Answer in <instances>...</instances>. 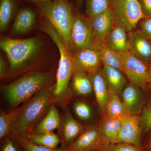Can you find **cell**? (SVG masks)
Masks as SVG:
<instances>
[{"mask_svg": "<svg viewBox=\"0 0 151 151\" xmlns=\"http://www.w3.org/2000/svg\"><path fill=\"white\" fill-rule=\"evenodd\" d=\"M52 97L51 89L45 87L16 110L11 127L13 136L24 137L32 132L50 106Z\"/></svg>", "mask_w": 151, "mask_h": 151, "instance_id": "obj_1", "label": "cell"}, {"mask_svg": "<svg viewBox=\"0 0 151 151\" xmlns=\"http://www.w3.org/2000/svg\"><path fill=\"white\" fill-rule=\"evenodd\" d=\"M45 20L41 30L49 36L59 52L60 60L57 71L56 82L52 93L53 97L59 98L67 92L69 81L74 72L75 65L73 54L51 23L45 18Z\"/></svg>", "mask_w": 151, "mask_h": 151, "instance_id": "obj_2", "label": "cell"}, {"mask_svg": "<svg viewBox=\"0 0 151 151\" xmlns=\"http://www.w3.org/2000/svg\"><path fill=\"white\" fill-rule=\"evenodd\" d=\"M49 72H34L24 76L4 86L3 94L10 106L24 103L42 89L46 87L50 79Z\"/></svg>", "mask_w": 151, "mask_h": 151, "instance_id": "obj_3", "label": "cell"}, {"mask_svg": "<svg viewBox=\"0 0 151 151\" xmlns=\"http://www.w3.org/2000/svg\"><path fill=\"white\" fill-rule=\"evenodd\" d=\"M40 46V40L37 38L25 39L1 38L0 47L8 58L10 74H16L22 70L35 56Z\"/></svg>", "mask_w": 151, "mask_h": 151, "instance_id": "obj_4", "label": "cell"}, {"mask_svg": "<svg viewBox=\"0 0 151 151\" xmlns=\"http://www.w3.org/2000/svg\"><path fill=\"white\" fill-rule=\"evenodd\" d=\"M39 9L70 49V35L74 15L68 0H49L41 3Z\"/></svg>", "mask_w": 151, "mask_h": 151, "instance_id": "obj_5", "label": "cell"}, {"mask_svg": "<svg viewBox=\"0 0 151 151\" xmlns=\"http://www.w3.org/2000/svg\"><path fill=\"white\" fill-rule=\"evenodd\" d=\"M110 9L115 23L128 32L147 17L139 0H110Z\"/></svg>", "mask_w": 151, "mask_h": 151, "instance_id": "obj_6", "label": "cell"}, {"mask_svg": "<svg viewBox=\"0 0 151 151\" xmlns=\"http://www.w3.org/2000/svg\"><path fill=\"white\" fill-rule=\"evenodd\" d=\"M124 73L130 83L140 87L145 92L149 88V65L129 51L121 54Z\"/></svg>", "mask_w": 151, "mask_h": 151, "instance_id": "obj_7", "label": "cell"}, {"mask_svg": "<svg viewBox=\"0 0 151 151\" xmlns=\"http://www.w3.org/2000/svg\"><path fill=\"white\" fill-rule=\"evenodd\" d=\"M96 41L90 20L74 15L70 35V50L73 53L92 45Z\"/></svg>", "mask_w": 151, "mask_h": 151, "instance_id": "obj_8", "label": "cell"}, {"mask_svg": "<svg viewBox=\"0 0 151 151\" xmlns=\"http://www.w3.org/2000/svg\"><path fill=\"white\" fill-rule=\"evenodd\" d=\"M75 68H79L90 75H93L100 70L101 63L100 42H96L73 53Z\"/></svg>", "mask_w": 151, "mask_h": 151, "instance_id": "obj_9", "label": "cell"}, {"mask_svg": "<svg viewBox=\"0 0 151 151\" xmlns=\"http://www.w3.org/2000/svg\"><path fill=\"white\" fill-rule=\"evenodd\" d=\"M106 146L102 137L100 125L86 128L68 147L66 151H91Z\"/></svg>", "mask_w": 151, "mask_h": 151, "instance_id": "obj_10", "label": "cell"}, {"mask_svg": "<svg viewBox=\"0 0 151 151\" xmlns=\"http://www.w3.org/2000/svg\"><path fill=\"white\" fill-rule=\"evenodd\" d=\"M142 132L140 116L130 115L126 116L122 120L119 134V143H128L142 148Z\"/></svg>", "mask_w": 151, "mask_h": 151, "instance_id": "obj_11", "label": "cell"}, {"mask_svg": "<svg viewBox=\"0 0 151 151\" xmlns=\"http://www.w3.org/2000/svg\"><path fill=\"white\" fill-rule=\"evenodd\" d=\"M144 92L140 87L130 82L124 87L122 101L130 115H140L146 104Z\"/></svg>", "mask_w": 151, "mask_h": 151, "instance_id": "obj_12", "label": "cell"}, {"mask_svg": "<svg viewBox=\"0 0 151 151\" xmlns=\"http://www.w3.org/2000/svg\"><path fill=\"white\" fill-rule=\"evenodd\" d=\"M129 51L147 64L151 63V42L137 31L128 32Z\"/></svg>", "mask_w": 151, "mask_h": 151, "instance_id": "obj_13", "label": "cell"}, {"mask_svg": "<svg viewBox=\"0 0 151 151\" xmlns=\"http://www.w3.org/2000/svg\"><path fill=\"white\" fill-rule=\"evenodd\" d=\"M127 31L115 23L103 42L113 51L120 54L129 51Z\"/></svg>", "mask_w": 151, "mask_h": 151, "instance_id": "obj_14", "label": "cell"}, {"mask_svg": "<svg viewBox=\"0 0 151 151\" xmlns=\"http://www.w3.org/2000/svg\"><path fill=\"white\" fill-rule=\"evenodd\" d=\"M89 20L96 41H104L115 23L110 8Z\"/></svg>", "mask_w": 151, "mask_h": 151, "instance_id": "obj_15", "label": "cell"}, {"mask_svg": "<svg viewBox=\"0 0 151 151\" xmlns=\"http://www.w3.org/2000/svg\"><path fill=\"white\" fill-rule=\"evenodd\" d=\"M61 125V137L64 143V148L66 149L74 142L85 129L84 127L74 118L69 110L65 112Z\"/></svg>", "mask_w": 151, "mask_h": 151, "instance_id": "obj_16", "label": "cell"}, {"mask_svg": "<svg viewBox=\"0 0 151 151\" xmlns=\"http://www.w3.org/2000/svg\"><path fill=\"white\" fill-rule=\"evenodd\" d=\"M122 119L106 115L103 116L100 128L105 146L119 143V134Z\"/></svg>", "mask_w": 151, "mask_h": 151, "instance_id": "obj_17", "label": "cell"}, {"mask_svg": "<svg viewBox=\"0 0 151 151\" xmlns=\"http://www.w3.org/2000/svg\"><path fill=\"white\" fill-rule=\"evenodd\" d=\"M90 76L97 104L103 116L105 114L106 104L109 97L108 83L101 70L94 75Z\"/></svg>", "mask_w": 151, "mask_h": 151, "instance_id": "obj_18", "label": "cell"}, {"mask_svg": "<svg viewBox=\"0 0 151 151\" xmlns=\"http://www.w3.org/2000/svg\"><path fill=\"white\" fill-rule=\"evenodd\" d=\"M37 21L35 12L32 9H22L17 14L13 23L12 31L16 34H22L29 31Z\"/></svg>", "mask_w": 151, "mask_h": 151, "instance_id": "obj_19", "label": "cell"}, {"mask_svg": "<svg viewBox=\"0 0 151 151\" xmlns=\"http://www.w3.org/2000/svg\"><path fill=\"white\" fill-rule=\"evenodd\" d=\"M71 88L74 94L86 96L93 91L91 76L79 68H75L72 77Z\"/></svg>", "mask_w": 151, "mask_h": 151, "instance_id": "obj_20", "label": "cell"}, {"mask_svg": "<svg viewBox=\"0 0 151 151\" xmlns=\"http://www.w3.org/2000/svg\"><path fill=\"white\" fill-rule=\"evenodd\" d=\"M60 120L58 111L54 105H50L46 116L34 127L32 132L42 134L53 132L60 127Z\"/></svg>", "mask_w": 151, "mask_h": 151, "instance_id": "obj_21", "label": "cell"}, {"mask_svg": "<svg viewBox=\"0 0 151 151\" xmlns=\"http://www.w3.org/2000/svg\"><path fill=\"white\" fill-rule=\"evenodd\" d=\"M108 86L109 97L106 104L105 115L119 119H123L130 115L119 94L112 87Z\"/></svg>", "mask_w": 151, "mask_h": 151, "instance_id": "obj_22", "label": "cell"}, {"mask_svg": "<svg viewBox=\"0 0 151 151\" xmlns=\"http://www.w3.org/2000/svg\"><path fill=\"white\" fill-rule=\"evenodd\" d=\"M101 70L108 83V86L113 88L119 95L122 94L127 85V80L123 72L115 68L106 65H103Z\"/></svg>", "mask_w": 151, "mask_h": 151, "instance_id": "obj_23", "label": "cell"}, {"mask_svg": "<svg viewBox=\"0 0 151 151\" xmlns=\"http://www.w3.org/2000/svg\"><path fill=\"white\" fill-rule=\"evenodd\" d=\"M100 51L103 65L115 68L124 73L121 54L109 48L103 42H100Z\"/></svg>", "mask_w": 151, "mask_h": 151, "instance_id": "obj_24", "label": "cell"}, {"mask_svg": "<svg viewBox=\"0 0 151 151\" xmlns=\"http://www.w3.org/2000/svg\"><path fill=\"white\" fill-rule=\"evenodd\" d=\"M24 137L32 142L50 149H56L60 142L59 138L53 132L42 134L31 132Z\"/></svg>", "mask_w": 151, "mask_h": 151, "instance_id": "obj_25", "label": "cell"}, {"mask_svg": "<svg viewBox=\"0 0 151 151\" xmlns=\"http://www.w3.org/2000/svg\"><path fill=\"white\" fill-rule=\"evenodd\" d=\"M15 10L14 0H1L0 4V31L4 32L8 27Z\"/></svg>", "mask_w": 151, "mask_h": 151, "instance_id": "obj_26", "label": "cell"}, {"mask_svg": "<svg viewBox=\"0 0 151 151\" xmlns=\"http://www.w3.org/2000/svg\"><path fill=\"white\" fill-rule=\"evenodd\" d=\"M110 8V0H86L85 12L89 19Z\"/></svg>", "mask_w": 151, "mask_h": 151, "instance_id": "obj_27", "label": "cell"}, {"mask_svg": "<svg viewBox=\"0 0 151 151\" xmlns=\"http://www.w3.org/2000/svg\"><path fill=\"white\" fill-rule=\"evenodd\" d=\"M13 136L24 151H66L65 149H50L38 145L32 142L24 137Z\"/></svg>", "mask_w": 151, "mask_h": 151, "instance_id": "obj_28", "label": "cell"}, {"mask_svg": "<svg viewBox=\"0 0 151 151\" xmlns=\"http://www.w3.org/2000/svg\"><path fill=\"white\" fill-rule=\"evenodd\" d=\"M15 111L11 113L1 112L0 113V138L2 139L11 132L12 122Z\"/></svg>", "mask_w": 151, "mask_h": 151, "instance_id": "obj_29", "label": "cell"}, {"mask_svg": "<svg viewBox=\"0 0 151 151\" xmlns=\"http://www.w3.org/2000/svg\"><path fill=\"white\" fill-rule=\"evenodd\" d=\"M140 124L142 132L147 133L151 129V97L141 113Z\"/></svg>", "mask_w": 151, "mask_h": 151, "instance_id": "obj_30", "label": "cell"}, {"mask_svg": "<svg viewBox=\"0 0 151 151\" xmlns=\"http://www.w3.org/2000/svg\"><path fill=\"white\" fill-rule=\"evenodd\" d=\"M73 109L76 116L81 120H89L92 117L91 108L89 105L84 102L80 101L75 102L73 104Z\"/></svg>", "mask_w": 151, "mask_h": 151, "instance_id": "obj_31", "label": "cell"}, {"mask_svg": "<svg viewBox=\"0 0 151 151\" xmlns=\"http://www.w3.org/2000/svg\"><path fill=\"white\" fill-rule=\"evenodd\" d=\"M100 151H144L143 149L126 143H119L105 146Z\"/></svg>", "mask_w": 151, "mask_h": 151, "instance_id": "obj_32", "label": "cell"}, {"mask_svg": "<svg viewBox=\"0 0 151 151\" xmlns=\"http://www.w3.org/2000/svg\"><path fill=\"white\" fill-rule=\"evenodd\" d=\"M138 32L151 42V17H146L139 22Z\"/></svg>", "mask_w": 151, "mask_h": 151, "instance_id": "obj_33", "label": "cell"}, {"mask_svg": "<svg viewBox=\"0 0 151 151\" xmlns=\"http://www.w3.org/2000/svg\"><path fill=\"white\" fill-rule=\"evenodd\" d=\"M147 17H151V0H139Z\"/></svg>", "mask_w": 151, "mask_h": 151, "instance_id": "obj_34", "label": "cell"}, {"mask_svg": "<svg viewBox=\"0 0 151 151\" xmlns=\"http://www.w3.org/2000/svg\"><path fill=\"white\" fill-rule=\"evenodd\" d=\"M6 63L3 58H0V77L3 78L6 77L8 75Z\"/></svg>", "mask_w": 151, "mask_h": 151, "instance_id": "obj_35", "label": "cell"}, {"mask_svg": "<svg viewBox=\"0 0 151 151\" xmlns=\"http://www.w3.org/2000/svg\"><path fill=\"white\" fill-rule=\"evenodd\" d=\"M2 151H17L13 143L10 139H7L3 146Z\"/></svg>", "mask_w": 151, "mask_h": 151, "instance_id": "obj_36", "label": "cell"}, {"mask_svg": "<svg viewBox=\"0 0 151 151\" xmlns=\"http://www.w3.org/2000/svg\"><path fill=\"white\" fill-rule=\"evenodd\" d=\"M151 149V133L150 136H149L148 138L147 139L145 146H144V149L146 150H150Z\"/></svg>", "mask_w": 151, "mask_h": 151, "instance_id": "obj_37", "label": "cell"}, {"mask_svg": "<svg viewBox=\"0 0 151 151\" xmlns=\"http://www.w3.org/2000/svg\"><path fill=\"white\" fill-rule=\"evenodd\" d=\"M149 88L151 92V63L149 65Z\"/></svg>", "mask_w": 151, "mask_h": 151, "instance_id": "obj_38", "label": "cell"}, {"mask_svg": "<svg viewBox=\"0 0 151 151\" xmlns=\"http://www.w3.org/2000/svg\"><path fill=\"white\" fill-rule=\"evenodd\" d=\"M29 1L33 2L41 3L47 1H49V0H29Z\"/></svg>", "mask_w": 151, "mask_h": 151, "instance_id": "obj_39", "label": "cell"}, {"mask_svg": "<svg viewBox=\"0 0 151 151\" xmlns=\"http://www.w3.org/2000/svg\"><path fill=\"white\" fill-rule=\"evenodd\" d=\"M76 1H77L78 2V3H80L82 1H83V0H76Z\"/></svg>", "mask_w": 151, "mask_h": 151, "instance_id": "obj_40", "label": "cell"}, {"mask_svg": "<svg viewBox=\"0 0 151 151\" xmlns=\"http://www.w3.org/2000/svg\"><path fill=\"white\" fill-rule=\"evenodd\" d=\"M145 151H151V149H150V150H146Z\"/></svg>", "mask_w": 151, "mask_h": 151, "instance_id": "obj_41", "label": "cell"}]
</instances>
